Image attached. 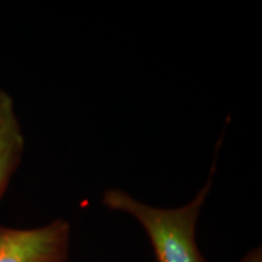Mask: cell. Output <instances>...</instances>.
Returning a JSON list of instances; mask_svg holds the SVG:
<instances>
[{
	"label": "cell",
	"mask_w": 262,
	"mask_h": 262,
	"mask_svg": "<svg viewBox=\"0 0 262 262\" xmlns=\"http://www.w3.org/2000/svg\"><path fill=\"white\" fill-rule=\"evenodd\" d=\"M224 133L216 145L210 173L205 185L188 204L162 209L137 201L123 189L110 188L102 194V203L110 210L125 212L136 219L148 235L158 262H208L199 251L195 228L199 214L210 194L216 172V157Z\"/></svg>",
	"instance_id": "6da1fadb"
},
{
	"label": "cell",
	"mask_w": 262,
	"mask_h": 262,
	"mask_svg": "<svg viewBox=\"0 0 262 262\" xmlns=\"http://www.w3.org/2000/svg\"><path fill=\"white\" fill-rule=\"evenodd\" d=\"M70 239L71 225L62 219L29 229L0 225V262H66Z\"/></svg>",
	"instance_id": "7a4b0ae2"
},
{
	"label": "cell",
	"mask_w": 262,
	"mask_h": 262,
	"mask_svg": "<svg viewBox=\"0 0 262 262\" xmlns=\"http://www.w3.org/2000/svg\"><path fill=\"white\" fill-rule=\"evenodd\" d=\"M25 152V136L15 112L14 100L0 89V201L8 189Z\"/></svg>",
	"instance_id": "3957f363"
},
{
	"label": "cell",
	"mask_w": 262,
	"mask_h": 262,
	"mask_svg": "<svg viewBox=\"0 0 262 262\" xmlns=\"http://www.w3.org/2000/svg\"><path fill=\"white\" fill-rule=\"evenodd\" d=\"M238 262H262V249L260 247L254 248Z\"/></svg>",
	"instance_id": "277c9868"
}]
</instances>
